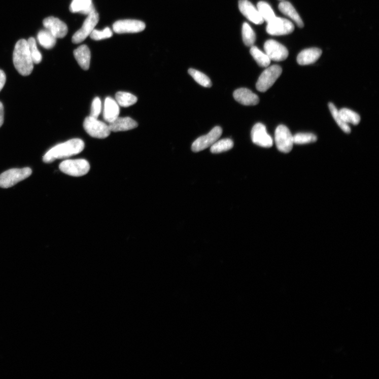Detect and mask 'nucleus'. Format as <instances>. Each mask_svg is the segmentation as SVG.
<instances>
[{
	"mask_svg": "<svg viewBox=\"0 0 379 379\" xmlns=\"http://www.w3.org/2000/svg\"><path fill=\"white\" fill-rule=\"evenodd\" d=\"M84 148V143L80 139H73L54 146L44 156L43 161L47 163L57 159L69 158L81 153Z\"/></svg>",
	"mask_w": 379,
	"mask_h": 379,
	"instance_id": "nucleus-1",
	"label": "nucleus"
},
{
	"mask_svg": "<svg viewBox=\"0 0 379 379\" xmlns=\"http://www.w3.org/2000/svg\"><path fill=\"white\" fill-rule=\"evenodd\" d=\"M13 60L14 65L21 75L27 76L32 73L34 63L26 40L21 39L17 42L13 51Z\"/></svg>",
	"mask_w": 379,
	"mask_h": 379,
	"instance_id": "nucleus-2",
	"label": "nucleus"
},
{
	"mask_svg": "<svg viewBox=\"0 0 379 379\" xmlns=\"http://www.w3.org/2000/svg\"><path fill=\"white\" fill-rule=\"evenodd\" d=\"M32 173L30 167L8 170L0 175V187L5 189L11 188L29 178Z\"/></svg>",
	"mask_w": 379,
	"mask_h": 379,
	"instance_id": "nucleus-3",
	"label": "nucleus"
},
{
	"mask_svg": "<svg viewBox=\"0 0 379 379\" xmlns=\"http://www.w3.org/2000/svg\"><path fill=\"white\" fill-rule=\"evenodd\" d=\"M59 168L66 175L79 177L87 175L90 170V165L84 159L66 160L60 163Z\"/></svg>",
	"mask_w": 379,
	"mask_h": 379,
	"instance_id": "nucleus-4",
	"label": "nucleus"
},
{
	"mask_svg": "<svg viewBox=\"0 0 379 379\" xmlns=\"http://www.w3.org/2000/svg\"><path fill=\"white\" fill-rule=\"evenodd\" d=\"M282 73V67L278 65L266 68L258 79L256 83L257 89L261 92L267 91L273 85Z\"/></svg>",
	"mask_w": 379,
	"mask_h": 379,
	"instance_id": "nucleus-5",
	"label": "nucleus"
},
{
	"mask_svg": "<svg viewBox=\"0 0 379 379\" xmlns=\"http://www.w3.org/2000/svg\"><path fill=\"white\" fill-rule=\"evenodd\" d=\"M83 127L91 136L95 138L105 139L111 133L109 125L91 116L84 120Z\"/></svg>",
	"mask_w": 379,
	"mask_h": 379,
	"instance_id": "nucleus-6",
	"label": "nucleus"
},
{
	"mask_svg": "<svg viewBox=\"0 0 379 379\" xmlns=\"http://www.w3.org/2000/svg\"><path fill=\"white\" fill-rule=\"evenodd\" d=\"M275 143L277 149L282 152L288 153L292 150L293 135L284 125H280L275 131Z\"/></svg>",
	"mask_w": 379,
	"mask_h": 379,
	"instance_id": "nucleus-7",
	"label": "nucleus"
},
{
	"mask_svg": "<svg viewBox=\"0 0 379 379\" xmlns=\"http://www.w3.org/2000/svg\"><path fill=\"white\" fill-rule=\"evenodd\" d=\"M99 21V15L96 11L90 14L84 21L81 29L73 37L72 41L75 44L81 43L90 35L95 26Z\"/></svg>",
	"mask_w": 379,
	"mask_h": 379,
	"instance_id": "nucleus-8",
	"label": "nucleus"
},
{
	"mask_svg": "<svg viewBox=\"0 0 379 379\" xmlns=\"http://www.w3.org/2000/svg\"><path fill=\"white\" fill-rule=\"evenodd\" d=\"M294 26L290 21L282 18L275 17L268 23L266 30L272 36H284L291 33Z\"/></svg>",
	"mask_w": 379,
	"mask_h": 379,
	"instance_id": "nucleus-9",
	"label": "nucleus"
},
{
	"mask_svg": "<svg viewBox=\"0 0 379 379\" xmlns=\"http://www.w3.org/2000/svg\"><path fill=\"white\" fill-rule=\"evenodd\" d=\"M222 134L220 126H216L206 135L201 136L193 143L191 149L194 152H198L212 147Z\"/></svg>",
	"mask_w": 379,
	"mask_h": 379,
	"instance_id": "nucleus-10",
	"label": "nucleus"
},
{
	"mask_svg": "<svg viewBox=\"0 0 379 379\" xmlns=\"http://www.w3.org/2000/svg\"><path fill=\"white\" fill-rule=\"evenodd\" d=\"M264 49L270 59L274 61H284L289 55L287 49L273 40L266 41L264 45Z\"/></svg>",
	"mask_w": 379,
	"mask_h": 379,
	"instance_id": "nucleus-11",
	"label": "nucleus"
},
{
	"mask_svg": "<svg viewBox=\"0 0 379 379\" xmlns=\"http://www.w3.org/2000/svg\"><path fill=\"white\" fill-rule=\"evenodd\" d=\"M251 136L252 142L258 146L270 148L273 146V139L262 123H258L254 125L252 129Z\"/></svg>",
	"mask_w": 379,
	"mask_h": 379,
	"instance_id": "nucleus-12",
	"label": "nucleus"
},
{
	"mask_svg": "<svg viewBox=\"0 0 379 379\" xmlns=\"http://www.w3.org/2000/svg\"><path fill=\"white\" fill-rule=\"evenodd\" d=\"M146 28L144 22L136 20H122L116 22L113 30L116 33H134L143 31Z\"/></svg>",
	"mask_w": 379,
	"mask_h": 379,
	"instance_id": "nucleus-13",
	"label": "nucleus"
},
{
	"mask_svg": "<svg viewBox=\"0 0 379 379\" xmlns=\"http://www.w3.org/2000/svg\"><path fill=\"white\" fill-rule=\"evenodd\" d=\"M43 24L46 29L48 30L56 38H63L68 32L66 24L59 19L53 17L46 18Z\"/></svg>",
	"mask_w": 379,
	"mask_h": 379,
	"instance_id": "nucleus-14",
	"label": "nucleus"
},
{
	"mask_svg": "<svg viewBox=\"0 0 379 379\" xmlns=\"http://www.w3.org/2000/svg\"><path fill=\"white\" fill-rule=\"evenodd\" d=\"M238 8L243 15L251 22L258 25L264 22L258 9L248 0H239Z\"/></svg>",
	"mask_w": 379,
	"mask_h": 379,
	"instance_id": "nucleus-15",
	"label": "nucleus"
},
{
	"mask_svg": "<svg viewBox=\"0 0 379 379\" xmlns=\"http://www.w3.org/2000/svg\"><path fill=\"white\" fill-rule=\"evenodd\" d=\"M233 95L237 102L244 106H256L259 103L258 96L246 88L238 89Z\"/></svg>",
	"mask_w": 379,
	"mask_h": 379,
	"instance_id": "nucleus-16",
	"label": "nucleus"
},
{
	"mask_svg": "<svg viewBox=\"0 0 379 379\" xmlns=\"http://www.w3.org/2000/svg\"><path fill=\"white\" fill-rule=\"evenodd\" d=\"M137 125V123L130 117H118L110 123L109 126L111 131L117 132L135 129Z\"/></svg>",
	"mask_w": 379,
	"mask_h": 379,
	"instance_id": "nucleus-17",
	"label": "nucleus"
},
{
	"mask_svg": "<svg viewBox=\"0 0 379 379\" xmlns=\"http://www.w3.org/2000/svg\"><path fill=\"white\" fill-rule=\"evenodd\" d=\"M322 53V50L319 48H313L305 49L298 55L297 62L301 65L313 64L319 59Z\"/></svg>",
	"mask_w": 379,
	"mask_h": 379,
	"instance_id": "nucleus-18",
	"label": "nucleus"
},
{
	"mask_svg": "<svg viewBox=\"0 0 379 379\" xmlns=\"http://www.w3.org/2000/svg\"><path fill=\"white\" fill-rule=\"evenodd\" d=\"M120 114L119 106L116 101L111 97L106 98L104 110V118L109 123L114 121L119 117Z\"/></svg>",
	"mask_w": 379,
	"mask_h": 379,
	"instance_id": "nucleus-19",
	"label": "nucleus"
},
{
	"mask_svg": "<svg viewBox=\"0 0 379 379\" xmlns=\"http://www.w3.org/2000/svg\"><path fill=\"white\" fill-rule=\"evenodd\" d=\"M69 9L72 13H79L87 16L96 11L92 0H73Z\"/></svg>",
	"mask_w": 379,
	"mask_h": 379,
	"instance_id": "nucleus-20",
	"label": "nucleus"
},
{
	"mask_svg": "<svg viewBox=\"0 0 379 379\" xmlns=\"http://www.w3.org/2000/svg\"><path fill=\"white\" fill-rule=\"evenodd\" d=\"M76 60L84 70H88L90 67L91 52L86 45H82L74 52Z\"/></svg>",
	"mask_w": 379,
	"mask_h": 379,
	"instance_id": "nucleus-21",
	"label": "nucleus"
},
{
	"mask_svg": "<svg viewBox=\"0 0 379 379\" xmlns=\"http://www.w3.org/2000/svg\"><path fill=\"white\" fill-rule=\"evenodd\" d=\"M279 9L285 15L289 17L296 23L298 27L302 28L304 26L303 22L298 13L290 3L283 2L280 3Z\"/></svg>",
	"mask_w": 379,
	"mask_h": 379,
	"instance_id": "nucleus-22",
	"label": "nucleus"
},
{
	"mask_svg": "<svg viewBox=\"0 0 379 379\" xmlns=\"http://www.w3.org/2000/svg\"><path fill=\"white\" fill-rule=\"evenodd\" d=\"M38 40L39 44L47 49L53 48L57 42V38L46 29L39 32Z\"/></svg>",
	"mask_w": 379,
	"mask_h": 379,
	"instance_id": "nucleus-23",
	"label": "nucleus"
},
{
	"mask_svg": "<svg viewBox=\"0 0 379 379\" xmlns=\"http://www.w3.org/2000/svg\"><path fill=\"white\" fill-rule=\"evenodd\" d=\"M250 52L252 57L260 66L266 67L269 66L271 60L268 56L261 51L257 47L252 46Z\"/></svg>",
	"mask_w": 379,
	"mask_h": 379,
	"instance_id": "nucleus-24",
	"label": "nucleus"
},
{
	"mask_svg": "<svg viewBox=\"0 0 379 379\" xmlns=\"http://www.w3.org/2000/svg\"><path fill=\"white\" fill-rule=\"evenodd\" d=\"M116 99L119 106L125 108L134 105L137 101V97L135 95L122 91L116 93Z\"/></svg>",
	"mask_w": 379,
	"mask_h": 379,
	"instance_id": "nucleus-25",
	"label": "nucleus"
},
{
	"mask_svg": "<svg viewBox=\"0 0 379 379\" xmlns=\"http://www.w3.org/2000/svg\"><path fill=\"white\" fill-rule=\"evenodd\" d=\"M257 9L263 20L268 23L276 17L271 6L264 2H260L257 5Z\"/></svg>",
	"mask_w": 379,
	"mask_h": 379,
	"instance_id": "nucleus-26",
	"label": "nucleus"
},
{
	"mask_svg": "<svg viewBox=\"0 0 379 379\" xmlns=\"http://www.w3.org/2000/svg\"><path fill=\"white\" fill-rule=\"evenodd\" d=\"M234 144L230 139H224L217 141L211 147L210 151L213 153L217 154L229 151L232 149Z\"/></svg>",
	"mask_w": 379,
	"mask_h": 379,
	"instance_id": "nucleus-27",
	"label": "nucleus"
},
{
	"mask_svg": "<svg viewBox=\"0 0 379 379\" xmlns=\"http://www.w3.org/2000/svg\"><path fill=\"white\" fill-rule=\"evenodd\" d=\"M188 73L200 85L205 88L212 87V82L210 78L202 73L198 71V70L190 68L188 70Z\"/></svg>",
	"mask_w": 379,
	"mask_h": 379,
	"instance_id": "nucleus-28",
	"label": "nucleus"
},
{
	"mask_svg": "<svg viewBox=\"0 0 379 379\" xmlns=\"http://www.w3.org/2000/svg\"><path fill=\"white\" fill-rule=\"evenodd\" d=\"M339 113L343 121L347 124L358 125L360 122V116L352 110L343 108L339 111Z\"/></svg>",
	"mask_w": 379,
	"mask_h": 379,
	"instance_id": "nucleus-29",
	"label": "nucleus"
},
{
	"mask_svg": "<svg viewBox=\"0 0 379 379\" xmlns=\"http://www.w3.org/2000/svg\"><path fill=\"white\" fill-rule=\"evenodd\" d=\"M242 35L244 44L247 47H252L254 45L256 40V36L254 30L247 22L243 25Z\"/></svg>",
	"mask_w": 379,
	"mask_h": 379,
	"instance_id": "nucleus-30",
	"label": "nucleus"
},
{
	"mask_svg": "<svg viewBox=\"0 0 379 379\" xmlns=\"http://www.w3.org/2000/svg\"><path fill=\"white\" fill-rule=\"evenodd\" d=\"M329 108L331 114L335 121L336 123L338 124L340 128L346 133L351 132V129L348 124L345 123L340 117L339 110L336 109L335 106L332 103L329 104Z\"/></svg>",
	"mask_w": 379,
	"mask_h": 379,
	"instance_id": "nucleus-31",
	"label": "nucleus"
},
{
	"mask_svg": "<svg viewBox=\"0 0 379 379\" xmlns=\"http://www.w3.org/2000/svg\"><path fill=\"white\" fill-rule=\"evenodd\" d=\"M317 136L311 133H299L293 135L294 144L304 145L317 142Z\"/></svg>",
	"mask_w": 379,
	"mask_h": 379,
	"instance_id": "nucleus-32",
	"label": "nucleus"
},
{
	"mask_svg": "<svg viewBox=\"0 0 379 379\" xmlns=\"http://www.w3.org/2000/svg\"><path fill=\"white\" fill-rule=\"evenodd\" d=\"M27 42L33 63L39 64L42 60V56L37 48L36 39L31 37L28 39Z\"/></svg>",
	"mask_w": 379,
	"mask_h": 379,
	"instance_id": "nucleus-33",
	"label": "nucleus"
},
{
	"mask_svg": "<svg viewBox=\"0 0 379 379\" xmlns=\"http://www.w3.org/2000/svg\"><path fill=\"white\" fill-rule=\"evenodd\" d=\"M112 36H113V32L108 27L105 28L102 31L94 29L90 35V38L95 41L110 38Z\"/></svg>",
	"mask_w": 379,
	"mask_h": 379,
	"instance_id": "nucleus-34",
	"label": "nucleus"
},
{
	"mask_svg": "<svg viewBox=\"0 0 379 379\" xmlns=\"http://www.w3.org/2000/svg\"><path fill=\"white\" fill-rule=\"evenodd\" d=\"M102 104L99 97L94 98L91 105L90 116L97 118L99 116L102 108Z\"/></svg>",
	"mask_w": 379,
	"mask_h": 379,
	"instance_id": "nucleus-35",
	"label": "nucleus"
},
{
	"mask_svg": "<svg viewBox=\"0 0 379 379\" xmlns=\"http://www.w3.org/2000/svg\"><path fill=\"white\" fill-rule=\"evenodd\" d=\"M6 82V76L2 70L0 69V91L4 88Z\"/></svg>",
	"mask_w": 379,
	"mask_h": 379,
	"instance_id": "nucleus-36",
	"label": "nucleus"
},
{
	"mask_svg": "<svg viewBox=\"0 0 379 379\" xmlns=\"http://www.w3.org/2000/svg\"><path fill=\"white\" fill-rule=\"evenodd\" d=\"M4 122V108L2 102H0V128L2 127Z\"/></svg>",
	"mask_w": 379,
	"mask_h": 379,
	"instance_id": "nucleus-37",
	"label": "nucleus"
}]
</instances>
